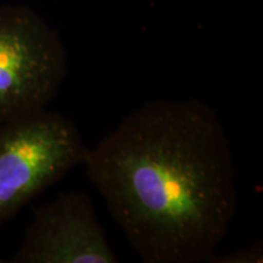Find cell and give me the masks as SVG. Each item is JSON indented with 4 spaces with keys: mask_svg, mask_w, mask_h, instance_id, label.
I'll list each match as a JSON object with an SVG mask.
<instances>
[{
    "mask_svg": "<svg viewBox=\"0 0 263 263\" xmlns=\"http://www.w3.org/2000/svg\"><path fill=\"white\" fill-rule=\"evenodd\" d=\"M87 174L145 263L211 262L238 209L218 115L196 99L153 100L94 149Z\"/></svg>",
    "mask_w": 263,
    "mask_h": 263,
    "instance_id": "cell-1",
    "label": "cell"
},
{
    "mask_svg": "<svg viewBox=\"0 0 263 263\" xmlns=\"http://www.w3.org/2000/svg\"><path fill=\"white\" fill-rule=\"evenodd\" d=\"M87 151L70 118L45 108L0 123V224L83 163Z\"/></svg>",
    "mask_w": 263,
    "mask_h": 263,
    "instance_id": "cell-2",
    "label": "cell"
},
{
    "mask_svg": "<svg viewBox=\"0 0 263 263\" xmlns=\"http://www.w3.org/2000/svg\"><path fill=\"white\" fill-rule=\"evenodd\" d=\"M66 71L58 33L27 6L0 5V123L47 107Z\"/></svg>",
    "mask_w": 263,
    "mask_h": 263,
    "instance_id": "cell-3",
    "label": "cell"
},
{
    "mask_svg": "<svg viewBox=\"0 0 263 263\" xmlns=\"http://www.w3.org/2000/svg\"><path fill=\"white\" fill-rule=\"evenodd\" d=\"M89 196L59 194L38 207L12 263H116Z\"/></svg>",
    "mask_w": 263,
    "mask_h": 263,
    "instance_id": "cell-4",
    "label": "cell"
},
{
    "mask_svg": "<svg viewBox=\"0 0 263 263\" xmlns=\"http://www.w3.org/2000/svg\"><path fill=\"white\" fill-rule=\"evenodd\" d=\"M263 249L261 242H256L246 249H240L232 254L224 256H216L211 263H262Z\"/></svg>",
    "mask_w": 263,
    "mask_h": 263,
    "instance_id": "cell-5",
    "label": "cell"
},
{
    "mask_svg": "<svg viewBox=\"0 0 263 263\" xmlns=\"http://www.w3.org/2000/svg\"><path fill=\"white\" fill-rule=\"evenodd\" d=\"M2 262H3V259H2V258H0V263H2Z\"/></svg>",
    "mask_w": 263,
    "mask_h": 263,
    "instance_id": "cell-6",
    "label": "cell"
}]
</instances>
